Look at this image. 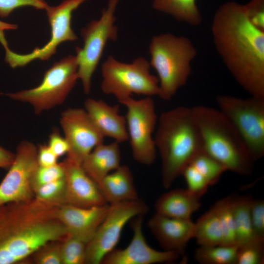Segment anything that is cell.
I'll return each instance as SVG.
<instances>
[{
	"label": "cell",
	"instance_id": "f546056e",
	"mask_svg": "<svg viewBox=\"0 0 264 264\" xmlns=\"http://www.w3.org/2000/svg\"><path fill=\"white\" fill-rule=\"evenodd\" d=\"M66 181L65 177L44 184L36 189L34 197L48 203L60 205L65 204Z\"/></svg>",
	"mask_w": 264,
	"mask_h": 264
},
{
	"label": "cell",
	"instance_id": "d4e9b609",
	"mask_svg": "<svg viewBox=\"0 0 264 264\" xmlns=\"http://www.w3.org/2000/svg\"><path fill=\"white\" fill-rule=\"evenodd\" d=\"M194 238L199 246L222 244V234L217 210L213 205L195 222Z\"/></svg>",
	"mask_w": 264,
	"mask_h": 264
},
{
	"label": "cell",
	"instance_id": "2e32d148",
	"mask_svg": "<svg viewBox=\"0 0 264 264\" xmlns=\"http://www.w3.org/2000/svg\"><path fill=\"white\" fill-rule=\"evenodd\" d=\"M66 181L65 204L91 207L108 204L98 185L81 165L66 157L62 162Z\"/></svg>",
	"mask_w": 264,
	"mask_h": 264
},
{
	"label": "cell",
	"instance_id": "d590c367",
	"mask_svg": "<svg viewBox=\"0 0 264 264\" xmlns=\"http://www.w3.org/2000/svg\"><path fill=\"white\" fill-rule=\"evenodd\" d=\"M27 6L45 10L49 5L44 0H0V16L7 17L16 8Z\"/></svg>",
	"mask_w": 264,
	"mask_h": 264
},
{
	"label": "cell",
	"instance_id": "8d00e7d4",
	"mask_svg": "<svg viewBox=\"0 0 264 264\" xmlns=\"http://www.w3.org/2000/svg\"><path fill=\"white\" fill-rule=\"evenodd\" d=\"M244 5L251 22L264 30V0H250Z\"/></svg>",
	"mask_w": 264,
	"mask_h": 264
},
{
	"label": "cell",
	"instance_id": "44dd1931",
	"mask_svg": "<svg viewBox=\"0 0 264 264\" xmlns=\"http://www.w3.org/2000/svg\"><path fill=\"white\" fill-rule=\"evenodd\" d=\"M200 197L187 189H176L160 196L156 200L155 213L168 217L191 219L200 207Z\"/></svg>",
	"mask_w": 264,
	"mask_h": 264
},
{
	"label": "cell",
	"instance_id": "5bb4252c",
	"mask_svg": "<svg viewBox=\"0 0 264 264\" xmlns=\"http://www.w3.org/2000/svg\"><path fill=\"white\" fill-rule=\"evenodd\" d=\"M60 124L69 150L67 157L81 164L97 145L104 142V136L85 109L69 108L60 117Z\"/></svg>",
	"mask_w": 264,
	"mask_h": 264
},
{
	"label": "cell",
	"instance_id": "ab89813d",
	"mask_svg": "<svg viewBox=\"0 0 264 264\" xmlns=\"http://www.w3.org/2000/svg\"><path fill=\"white\" fill-rule=\"evenodd\" d=\"M15 154L0 146V168L8 169L13 163Z\"/></svg>",
	"mask_w": 264,
	"mask_h": 264
},
{
	"label": "cell",
	"instance_id": "603a6c76",
	"mask_svg": "<svg viewBox=\"0 0 264 264\" xmlns=\"http://www.w3.org/2000/svg\"><path fill=\"white\" fill-rule=\"evenodd\" d=\"M153 6L191 26H198L202 22L196 0H153Z\"/></svg>",
	"mask_w": 264,
	"mask_h": 264
},
{
	"label": "cell",
	"instance_id": "74e56055",
	"mask_svg": "<svg viewBox=\"0 0 264 264\" xmlns=\"http://www.w3.org/2000/svg\"><path fill=\"white\" fill-rule=\"evenodd\" d=\"M47 145L58 157L67 154L69 150L67 141L57 131L50 135Z\"/></svg>",
	"mask_w": 264,
	"mask_h": 264
},
{
	"label": "cell",
	"instance_id": "4fadbf2b",
	"mask_svg": "<svg viewBox=\"0 0 264 264\" xmlns=\"http://www.w3.org/2000/svg\"><path fill=\"white\" fill-rule=\"evenodd\" d=\"M37 154L38 148L32 142L22 141L18 145L14 161L0 183V205L34 198L32 180L39 166Z\"/></svg>",
	"mask_w": 264,
	"mask_h": 264
},
{
	"label": "cell",
	"instance_id": "7a4b0ae2",
	"mask_svg": "<svg viewBox=\"0 0 264 264\" xmlns=\"http://www.w3.org/2000/svg\"><path fill=\"white\" fill-rule=\"evenodd\" d=\"M61 206L35 197L0 205V264H18L45 243L63 240L68 234L57 217Z\"/></svg>",
	"mask_w": 264,
	"mask_h": 264
},
{
	"label": "cell",
	"instance_id": "f35d334b",
	"mask_svg": "<svg viewBox=\"0 0 264 264\" xmlns=\"http://www.w3.org/2000/svg\"><path fill=\"white\" fill-rule=\"evenodd\" d=\"M38 161L40 166L47 167L58 163V157L47 145H40L38 148Z\"/></svg>",
	"mask_w": 264,
	"mask_h": 264
},
{
	"label": "cell",
	"instance_id": "484cf974",
	"mask_svg": "<svg viewBox=\"0 0 264 264\" xmlns=\"http://www.w3.org/2000/svg\"><path fill=\"white\" fill-rule=\"evenodd\" d=\"M238 245L199 246L194 258L202 264H236Z\"/></svg>",
	"mask_w": 264,
	"mask_h": 264
},
{
	"label": "cell",
	"instance_id": "6da1fadb",
	"mask_svg": "<svg viewBox=\"0 0 264 264\" xmlns=\"http://www.w3.org/2000/svg\"><path fill=\"white\" fill-rule=\"evenodd\" d=\"M211 31L216 49L237 83L264 97V30L254 25L244 5L228 1L215 12Z\"/></svg>",
	"mask_w": 264,
	"mask_h": 264
},
{
	"label": "cell",
	"instance_id": "5b68a950",
	"mask_svg": "<svg viewBox=\"0 0 264 264\" xmlns=\"http://www.w3.org/2000/svg\"><path fill=\"white\" fill-rule=\"evenodd\" d=\"M149 51L151 67L158 75V95L164 100H170L187 83L197 50L188 38L164 33L152 38Z\"/></svg>",
	"mask_w": 264,
	"mask_h": 264
},
{
	"label": "cell",
	"instance_id": "52a82bcc",
	"mask_svg": "<svg viewBox=\"0 0 264 264\" xmlns=\"http://www.w3.org/2000/svg\"><path fill=\"white\" fill-rule=\"evenodd\" d=\"M216 99L219 110L235 129L252 160L261 158L264 155V97L219 95Z\"/></svg>",
	"mask_w": 264,
	"mask_h": 264
},
{
	"label": "cell",
	"instance_id": "60d3db41",
	"mask_svg": "<svg viewBox=\"0 0 264 264\" xmlns=\"http://www.w3.org/2000/svg\"><path fill=\"white\" fill-rule=\"evenodd\" d=\"M18 28L16 24L9 23L0 21V31L4 30H15Z\"/></svg>",
	"mask_w": 264,
	"mask_h": 264
},
{
	"label": "cell",
	"instance_id": "e575fe53",
	"mask_svg": "<svg viewBox=\"0 0 264 264\" xmlns=\"http://www.w3.org/2000/svg\"><path fill=\"white\" fill-rule=\"evenodd\" d=\"M250 218L252 228L256 238L264 241V200L252 199Z\"/></svg>",
	"mask_w": 264,
	"mask_h": 264
},
{
	"label": "cell",
	"instance_id": "8fae6325",
	"mask_svg": "<svg viewBox=\"0 0 264 264\" xmlns=\"http://www.w3.org/2000/svg\"><path fill=\"white\" fill-rule=\"evenodd\" d=\"M88 0H64L56 6H48L45 10L51 26V38L44 46L36 47L30 53L20 54L13 52L8 47L5 37L0 43L5 50V61L12 68L23 66L39 59L48 60L56 52L59 44L66 41H75L78 37L71 26L72 12Z\"/></svg>",
	"mask_w": 264,
	"mask_h": 264
},
{
	"label": "cell",
	"instance_id": "e0dca14e",
	"mask_svg": "<svg viewBox=\"0 0 264 264\" xmlns=\"http://www.w3.org/2000/svg\"><path fill=\"white\" fill-rule=\"evenodd\" d=\"M148 227L164 250L179 253L185 262L187 243L195 236V222L191 219L173 218L155 213L149 220Z\"/></svg>",
	"mask_w": 264,
	"mask_h": 264
},
{
	"label": "cell",
	"instance_id": "9c48e42d",
	"mask_svg": "<svg viewBox=\"0 0 264 264\" xmlns=\"http://www.w3.org/2000/svg\"><path fill=\"white\" fill-rule=\"evenodd\" d=\"M78 79L76 57L69 55L55 62L37 87L6 95L13 100L29 103L35 113L40 114L61 104Z\"/></svg>",
	"mask_w": 264,
	"mask_h": 264
},
{
	"label": "cell",
	"instance_id": "836d02e7",
	"mask_svg": "<svg viewBox=\"0 0 264 264\" xmlns=\"http://www.w3.org/2000/svg\"><path fill=\"white\" fill-rule=\"evenodd\" d=\"M64 177V171L61 163L42 167L39 166L32 180L33 191L44 184L58 180Z\"/></svg>",
	"mask_w": 264,
	"mask_h": 264
},
{
	"label": "cell",
	"instance_id": "ba28073f",
	"mask_svg": "<svg viewBox=\"0 0 264 264\" xmlns=\"http://www.w3.org/2000/svg\"><path fill=\"white\" fill-rule=\"evenodd\" d=\"M119 1L109 0L100 18L91 21L81 30L84 46L76 48L75 56L78 79L81 80L84 92L87 94L90 92L91 77L108 42L116 41L118 38L115 12Z\"/></svg>",
	"mask_w": 264,
	"mask_h": 264
},
{
	"label": "cell",
	"instance_id": "277c9868",
	"mask_svg": "<svg viewBox=\"0 0 264 264\" xmlns=\"http://www.w3.org/2000/svg\"><path fill=\"white\" fill-rule=\"evenodd\" d=\"M200 133L203 151L227 171L242 176L251 174L254 162L238 133L219 110L198 105L192 108Z\"/></svg>",
	"mask_w": 264,
	"mask_h": 264
},
{
	"label": "cell",
	"instance_id": "cb8c5ba5",
	"mask_svg": "<svg viewBox=\"0 0 264 264\" xmlns=\"http://www.w3.org/2000/svg\"><path fill=\"white\" fill-rule=\"evenodd\" d=\"M252 198L247 196L233 197V210L235 220L237 245L238 246L256 241L250 218Z\"/></svg>",
	"mask_w": 264,
	"mask_h": 264
},
{
	"label": "cell",
	"instance_id": "7c38bea8",
	"mask_svg": "<svg viewBox=\"0 0 264 264\" xmlns=\"http://www.w3.org/2000/svg\"><path fill=\"white\" fill-rule=\"evenodd\" d=\"M148 209L139 198L110 205L105 219L87 244L85 264H101L103 258L115 248L126 223L138 216H144Z\"/></svg>",
	"mask_w": 264,
	"mask_h": 264
},
{
	"label": "cell",
	"instance_id": "7402d4cb",
	"mask_svg": "<svg viewBox=\"0 0 264 264\" xmlns=\"http://www.w3.org/2000/svg\"><path fill=\"white\" fill-rule=\"evenodd\" d=\"M98 186L110 205L139 198L132 172L125 165H121L107 175Z\"/></svg>",
	"mask_w": 264,
	"mask_h": 264
},
{
	"label": "cell",
	"instance_id": "ffe728a7",
	"mask_svg": "<svg viewBox=\"0 0 264 264\" xmlns=\"http://www.w3.org/2000/svg\"><path fill=\"white\" fill-rule=\"evenodd\" d=\"M119 144L114 141L97 145L81 163L84 171L98 185L107 175L121 165Z\"/></svg>",
	"mask_w": 264,
	"mask_h": 264
},
{
	"label": "cell",
	"instance_id": "d6986e66",
	"mask_svg": "<svg viewBox=\"0 0 264 264\" xmlns=\"http://www.w3.org/2000/svg\"><path fill=\"white\" fill-rule=\"evenodd\" d=\"M85 110L104 137L121 143L129 140L125 116L119 114L118 105L111 106L104 101L88 98Z\"/></svg>",
	"mask_w": 264,
	"mask_h": 264
},
{
	"label": "cell",
	"instance_id": "30bf717a",
	"mask_svg": "<svg viewBox=\"0 0 264 264\" xmlns=\"http://www.w3.org/2000/svg\"><path fill=\"white\" fill-rule=\"evenodd\" d=\"M121 103L127 108L125 117L132 157L141 164L151 165L157 152L153 135L158 120L154 101L151 96L138 100L130 97Z\"/></svg>",
	"mask_w": 264,
	"mask_h": 264
},
{
	"label": "cell",
	"instance_id": "1f68e13d",
	"mask_svg": "<svg viewBox=\"0 0 264 264\" xmlns=\"http://www.w3.org/2000/svg\"><path fill=\"white\" fill-rule=\"evenodd\" d=\"M62 241H51L39 248L31 256L34 263L62 264L61 254Z\"/></svg>",
	"mask_w": 264,
	"mask_h": 264
},
{
	"label": "cell",
	"instance_id": "83f0119b",
	"mask_svg": "<svg viewBox=\"0 0 264 264\" xmlns=\"http://www.w3.org/2000/svg\"><path fill=\"white\" fill-rule=\"evenodd\" d=\"M190 164L203 176L209 186L216 184L227 171L222 164L203 151L196 155Z\"/></svg>",
	"mask_w": 264,
	"mask_h": 264
},
{
	"label": "cell",
	"instance_id": "4316f807",
	"mask_svg": "<svg viewBox=\"0 0 264 264\" xmlns=\"http://www.w3.org/2000/svg\"><path fill=\"white\" fill-rule=\"evenodd\" d=\"M233 197H227L218 200L214 205L222 230V245H237L234 217Z\"/></svg>",
	"mask_w": 264,
	"mask_h": 264
},
{
	"label": "cell",
	"instance_id": "ac0fdd59",
	"mask_svg": "<svg viewBox=\"0 0 264 264\" xmlns=\"http://www.w3.org/2000/svg\"><path fill=\"white\" fill-rule=\"evenodd\" d=\"M109 207V204L91 207L64 204L59 207L57 217L68 235L87 243L103 221Z\"/></svg>",
	"mask_w": 264,
	"mask_h": 264
},
{
	"label": "cell",
	"instance_id": "f1b7e54d",
	"mask_svg": "<svg viewBox=\"0 0 264 264\" xmlns=\"http://www.w3.org/2000/svg\"><path fill=\"white\" fill-rule=\"evenodd\" d=\"M87 244L76 237L67 235L62 241V264H85Z\"/></svg>",
	"mask_w": 264,
	"mask_h": 264
},
{
	"label": "cell",
	"instance_id": "9a60e30c",
	"mask_svg": "<svg viewBox=\"0 0 264 264\" xmlns=\"http://www.w3.org/2000/svg\"><path fill=\"white\" fill-rule=\"evenodd\" d=\"M143 216H138L132 222L133 236L129 244L124 249L115 248L103 258L101 264H154L173 262L182 258L176 252L150 247L143 233Z\"/></svg>",
	"mask_w": 264,
	"mask_h": 264
},
{
	"label": "cell",
	"instance_id": "8992f818",
	"mask_svg": "<svg viewBox=\"0 0 264 264\" xmlns=\"http://www.w3.org/2000/svg\"><path fill=\"white\" fill-rule=\"evenodd\" d=\"M150 68L149 62L143 57L126 63L110 55L102 64L101 89L104 94L114 96L120 103L132 94L158 95L159 80L151 73Z\"/></svg>",
	"mask_w": 264,
	"mask_h": 264
},
{
	"label": "cell",
	"instance_id": "4dcf8cb0",
	"mask_svg": "<svg viewBox=\"0 0 264 264\" xmlns=\"http://www.w3.org/2000/svg\"><path fill=\"white\" fill-rule=\"evenodd\" d=\"M264 241H256L238 246L236 264H262Z\"/></svg>",
	"mask_w": 264,
	"mask_h": 264
},
{
	"label": "cell",
	"instance_id": "3957f363",
	"mask_svg": "<svg viewBox=\"0 0 264 264\" xmlns=\"http://www.w3.org/2000/svg\"><path fill=\"white\" fill-rule=\"evenodd\" d=\"M154 136L161 159L163 186L169 188L195 156L203 151L192 108L179 106L163 112Z\"/></svg>",
	"mask_w": 264,
	"mask_h": 264
},
{
	"label": "cell",
	"instance_id": "d6a6232c",
	"mask_svg": "<svg viewBox=\"0 0 264 264\" xmlns=\"http://www.w3.org/2000/svg\"><path fill=\"white\" fill-rule=\"evenodd\" d=\"M182 175L187 183V189L194 194L201 197L207 191L209 186L203 176L191 164L183 171Z\"/></svg>",
	"mask_w": 264,
	"mask_h": 264
}]
</instances>
